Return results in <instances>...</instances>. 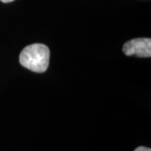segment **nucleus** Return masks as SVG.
I'll return each mask as SVG.
<instances>
[{
    "mask_svg": "<svg viewBox=\"0 0 151 151\" xmlns=\"http://www.w3.org/2000/svg\"><path fill=\"white\" fill-rule=\"evenodd\" d=\"M0 1L3 2V3H11V2H13L14 0H0Z\"/></svg>",
    "mask_w": 151,
    "mask_h": 151,
    "instance_id": "20e7f679",
    "label": "nucleus"
},
{
    "mask_svg": "<svg viewBox=\"0 0 151 151\" xmlns=\"http://www.w3.org/2000/svg\"><path fill=\"white\" fill-rule=\"evenodd\" d=\"M123 51L128 56L150 57L151 40L150 38H137L131 40L124 44Z\"/></svg>",
    "mask_w": 151,
    "mask_h": 151,
    "instance_id": "f03ea898",
    "label": "nucleus"
},
{
    "mask_svg": "<svg viewBox=\"0 0 151 151\" xmlns=\"http://www.w3.org/2000/svg\"><path fill=\"white\" fill-rule=\"evenodd\" d=\"M50 60V50L44 44L35 43L23 49L19 55V62L24 67L37 73L47 70Z\"/></svg>",
    "mask_w": 151,
    "mask_h": 151,
    "instance_id": "f257e3e1",
    "label": "nucleus"
},
{
    "mask_svg": "<svg viewBox=\"0 0 151 151\" xmlns=\"http://www.w3.org/2000/svg\"><path fill=\"white\" fill-rule=\"evenodd\" d=\"M134 151H151V150L150 148H147L145 146H140V147H138L136 150H134Z\"/></svg>",
    "mask_w": 151,
    "mask_h": 151,
    "instance_id": "7ed1b4c3",
    "label": "nucleus"
}]
</instances>
